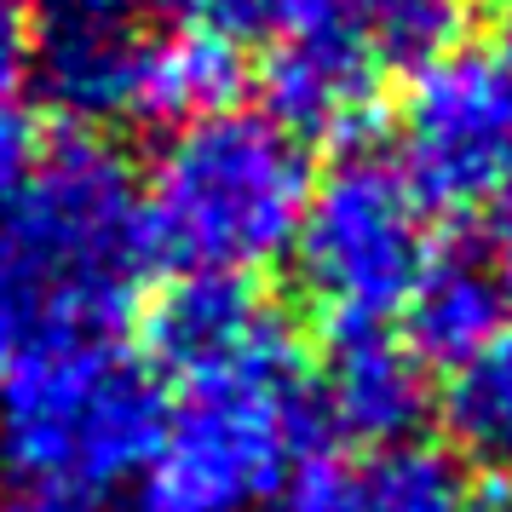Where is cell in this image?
Returning a JSON list of instances; mask_svg holds the SVG:
<instances>
[{"mask_svg":"<svg viewBox=\"0 0 512 512\" xmlns=\"http://www.w3.org/2000/svg\"><path fill=\"white\" fill-rule=\"evenodd\" d=\"M139 173L104 133L41 144L0 208V328L12 351L41 340H116L150 277Z\"/></svg>","mask_w":512,"mask_h":512,"instance_id":"1","label":"cell"},{"mask_svg":"<svg viewBox=\"0 0 512 512\" xmlns=\"http://www.w3.org/2000/svg\"><path fill=\"white\" fill-rule=\"evenodd\" d=\"M277 317L254 282L242 277H173L144 311V363L162 374V386H185L196 374L231 363L236 351L259 340V328Z\"/></svg>","mask_w":512,"mask_h":512,"instance_id":"10","label":"cell"},{"mask_svg":"<svg viewBox=\"0 0 512 512\" xmlns=\"http://www.w3.org/2000/svg\"><path fill=\"white\" fill-rule=\"evenodd\" d=\"M461 512H512V489H507V484H484V489H466Z\"/></svg>","mask_w":512,"mask_h":512,"instance_id":"22","label":"cell"},{"mask_svg":"<svg viewBox=\"0 0 512 512\" xmlns=\"http://www.w3.org/2000/svg\"><path fill=\"white\" fill-rule=\"evenodd\" d=\"M294 277L334 323H386V311L415 294L432 259L426 208L403 167L380 150L351 144L328 179L311 185L294 231Z\"/></svg>","mask_w":512,"mask_h":512,"instance_id":"5","label":"cell"},{"mask_svg":"<svg viewBox=\"0 0 512 512\" xmlns=\"http://www.w3.org/2000/svg\"><path fill=\"white\" fill-rule=\"evenodd\" d=\"M461 501L466 484L455 455L426 449V443L380 449L357 472V512H461Z\"/></svg>","mask_w":512,"mask_h":512,"instance_id":"15","label":"cell"},{"mask_svg":"<svg viewBox=\"0 0 512 512\" xmlns=\"http://www.w3.org/2000/svg\"><path fill=\"white\" fill-rule=\"evenodd\" d=\"M357 24L351 18V0H265V24L259 41H300V35H323V29Z\"/></svg>","mask_w":512,"mask_h":512,"instance_id":"18","label":"cell"},{"mask_svg":"<svg viewBox=\"0 0 512 512\" xmlns=\"http://www.w3.org/2000/svg\"><path fill=\"white\" fill-rule=\"evenodd\" d=\"M41 133H35V121L18 110V104H0V208L18 196V185L29 179V167L41 156Z\"/></svg>","mask_w":512,"mask_h":512,"instance_id":"19","label":"cell"},{"mask_svg":"<svg viewBox=\"0 0 512 512\" xmlns=\"http://www.w3.org/2000/svg\"><path fill=\"white\" fill-rule=\"evenodd\" d=\"M472 6L478 0H351V18L380 64L426 70L449 52H461Z\"/></svg>","mask_w":512,"mask_h":512,"instance_id":"14","label":"cell"},{"mask_svg":"<svg viewBox=\"0 0 512 512\" xmlns=\"http://www.w3.org/2000/svg\"><path fill=\"white\" fill-rule=\"evenodd\" d=\"M254 512H357V472L328 455H311V461L288 478L282 489H271Z\"/></svg>","mask_w":512,"mask_h":512,"instance_id":"16","label":"cell"},{"mask_svg":"<svg viewBox=\"0 0 512 512\" xmlns=\"http://www.w3.org/2000/svg\"><path fill=\"white\" fill-rule=\"evenodd\" d=\"M403 305H409V340L403 346L420 357V369L426 363L455 369L512 323V282L495 254L455 248V254L426 259L415 294Z\"/></svg>","mask_w":512,"mask_h":512,"instance_id":"11","label":"cell"},{"mask_svg":"<svg viewBox=\"0 0 512 512\" xmlns=\"http://www.w3.org/2000/svg\"><path fill=\"white\" fill-rule=\"evenodd\" d=\"M265 104V116L300 144L340 139L351 150L380 116V58L357 24L277 41L265 58Z\"/></svg>","mask_w":512,"mask_h":512,"instance_id":"9","label":"cell"},{"mask_svg":"<svg viewBox=\"0 0 512 512\" xmlns=\"http://www.w3.org/2000/svg\"><path fill=\"white\" fill-rule=\"evenodd\" d=\"M512 156V70L489 52H449L415 70L403 104V179L420 208L484 202Z\"/></svg>","mask_w":512,"mask_h":512,"instance_id":"6","label":"cell"},{"mask_svg":"<svg viewBox=\"0 0 512 512\" xmlns=\"http://www.w3.org/2000/svg\"><path fill=\"white\" fill-rule=\"evenodd\" d=\"M162 426V374L121 334L18 346L0 386V484L133 495Z\"/></svg>","mask_w":512,"mask_h":512,"instance_id":"4","label":"cell"},{"mask_svg":"<svg viewBox=\"0 0 512 512\" xmlns=\"http://www.w3.org/2000/svg\"><path fill=\"white\" fill-rule=\"evenodd\" d=\"M156 41V0H29V81L70 133L127 121Z\"/></svg>","mask_w":512,"mask_h":512,"instance_id":"7","label":"cell"},{"mask_svg":"<svg viewBox=\"0 0 512 512\" xmlns=\"http://www.w3.org/2000/svg\"><path fill=\"white\" fill-rule=\"evenodd\" d=\"M317 432V380L277 311L248 351L167 392L162 449L139 501L150 512H254L311 461Z\"/></svg>","mask_w":512,"mask_h":512,"instance_id":"3","label":"cell"},{"mask_svg":"<svg viewBox=\"0 0 512 512\" xmlns=\"http://www.w3.org/2000/svg\"><path fill=\"white\" fill-rule=\"evenodd\" d=\"M317 380L323 426L369 449H403L426 420V369L386 323H334Z\"/></svg>","mask_w":512,"mask_h":512,"instance_id":"8","label":"cell"},{"mask_svg":"<svg viewBox=\"0 0 512 512\" xmlns=\"http://www.w3.org/2000/svg\"><path fill=\"white\" fill-rule=\"evenodd\" d=\"M248 87V58L242 47L196 29H156L144 52L139 81H133V110L127 121H162V127H190L236 110Z\"/></svg>","mask_w":512,"mask_h":512,"instance_id":"12","label":"cell"},{"mask_svg":"<svg viewBox=\"0 0 512 512\" xmlns=\"http://www.w3.org/2000/svg\"><path fill=\"white\" fill-rule=\"evenodd\" d=\"M29 81V0H0V104H18Z\"/></svg>","mask_w":512,"mask_h":512,"instance_id":"20","label":"cell"},{"mask_svg":"<svg viewBox=\"0 0 512 512\" xmlns=\"http://www.w3.org/2000/svg\"><path fill=\"white\" fill-rule=\"evenodd\" d=\"M6 369H12V340H6V328H0V386H6Z\"/></svg>","mask_w":512,"mask_h":512,"instance_id":"24","label":"cell"},{"mask_svg":"<svg viewBox=\"0 0 512 512\" xmlns=\"http://www.w3.org/2000/svg\"><path fill=\"white\" fill-rule=\"evenodd\" d=\"M489 202H495V248H501V259H512V156L489 190Z\"/></svg>","mask_w":512,"mask_h":512,"instance_id":"21","label":"cell"},{"mask_svg":"<svg viewBox=\"0 0 512 512\" xmlns=\"http://www.w3.org/2000/svg\"><path fill=\"white\" fill-rule=\"evenodd\" d=\"M311 185L305 144L265 110L173 127L139 173L150 259L179 277L254 282L294 248Z\"/></svg>","mask_w":512,"mask_h":512,"instance_id":"2","label":"cell"},{"mask_svg":"<svg viewBox=\"0 0 512 512\" xmlns=\"http://www.w3.org/2000/svg\"><path fill=\"white\" fill-rule=\"evenodd\" d=\"M0 512H150L133 495H104V489H24L0 484Z\"/></svg>","mask_w":512,"mask_h":512,"instance_id":"17","label":"cell"},{"mask_svg":"<svg viewBox=\"0 0 512 512\" xmlns=\"http://www.w3.org/2000/svg\"><path fill=\"white\" fill-rule=\"evenodd\" d=\"M501 64L512 70V0H501Z\"/></svg>","mask_w":512,"mask_h":512,"instance_id":"23","label":"cell"},{"mask_svg":"<svg viewBox=\"0 0 512 512\" xmlns=\"http://www.w3.org/2000/svg\"><path fill=\"white\" fill-rule=\"evenodd\" d=\"M449 443L478 466H512V323L449 369L443 386Z\"/></svg>","mask_w":512,"mask_h":512,"instance_id":"13","label":"cell"}]
</instances>
